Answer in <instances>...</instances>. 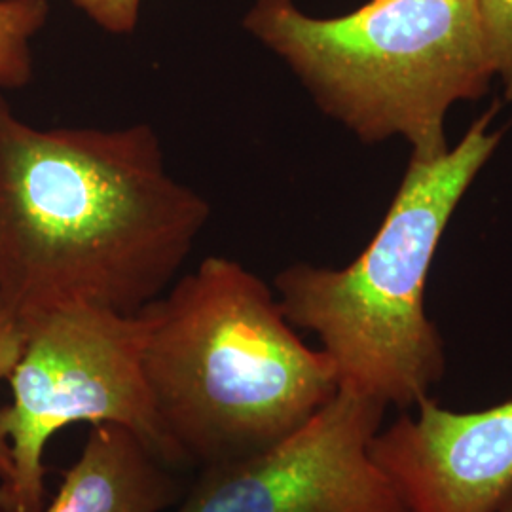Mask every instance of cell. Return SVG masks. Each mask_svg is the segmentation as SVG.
I'll list each match as a JSON object with an SVG mask.
<instances>
[{
	"instance_id": "52a82bcc",
	"label": "cell",
	"mask_w": 512,
	"mask_h": 512,
	"mask_svg": "<svg viewBox=\"0 0 512 512\" xmlns=\"http://www.w3.org/2000/svg\"><path fill=\"white\" fill-rule=\"evenodd\" d=\"M370 456L408 512H497L512 486V401L454 412L427 397L378 431Z\"/></svg>"
},
{
	"instance_id": "7a4b0ae2",
	"label": "cell",
	"mask_w": 512,
	"mask_h": 512,
	"mask_svg": "<svg viewBox=\"0 0 512 512\" xmlns=\"http://www.w3.org/2000/svg\"><path fill=\"white\" fill-rule=\"evenodd\" d=\"M156 412L186 469L253 458L293 437L338 393L313 349L251 270L209 256L139 311Z\"/></svg>"
},
{
	"instance_id": "30bf717a",
	"label": "cell",
	"mask_w": 512,
	"mask_h": 512,
	"mask_svg": "<svg viewBox=\"0 0 512 512\" xmlns=\"http://www.w3.org/2000/svg\"><path fill=\"white\" fill-rule=\"evenodd\" d=\"M476 12L495 80L503 88V97L512 101V0H476Z\"/></svg>"
},
{
	"instance_id": "8992f818",
	"label": "cell",
	"mask_w": 512,
	"mask_h": 512,
	"mask_svg": "<svg viewBox=\"0 0 512 512\" xmlns=\"http://www.w3.org/2000/svg\"><path fill=\"white\" fill-rule=\"evenodd\" d=\"M385 412L384 404L338 387L293 437L198 471L169 512H408L370 456Z\"/></svg>"
},
{
	"instance_id": "5b68a950",
	"label": "cell",
	"mask_w": 512,
	"mask_h": 512,
	"mask_svg": "<svg viewBox=\"0 0 512 512\" xmlns=\"http://www.w3.org/2000/svg\"><path fill=\"white\" fill-rule=\"evenodd\" d=\"M21 319L25 342L8 378L12 403L0 408L14 463L12 480L0 486V512L44 509L46 446L76 423L120 425L167 465L186 469L150 393L139 311L69 304Z\"/></svg>"
},
{
	"instance_id": "9c48e42d",
	"label": "cell",
	"mask_w": 512,
	"mask_h": 512,
	"mask_svg": "<svg viewBox=\"0 0 512 512\" xmlns=\"http://www.w3.org/2000/svg\"><path fill=\"white\" fill-rule=\"evenodd\" d=\"M48 18V0H0V88L21 90L31 82V42Z\"/></svg>"
},
{
	"instance_id": "6da1fadb",
	"label": "cell",
	"mask_w": 512,
	"mask_h": 512,
	"mask_svg": "<svg viewBox=\"0 0 512 512\" xmlns=\"http://www.w3.org/2000/svg\"><path fill=\"white\" fill-rule=\"evenodd\" d=\"M211 207L148 124L35 128L0 95V298L133 315L171 287Z\"/></svg>"
},
{
	"instance_id": "ba28073f",
	"label": "cell",
	"mask_w": 512,
	"mask_h": 512,
	"mask_svg": "<svg viewBox=\"0 0 512 512\" xmlns=\"http://www.w3.org/2000/svg\"><path fill=\"white\" fill-rule=\"evenodd\" d=\"M188 488L179 469L131 431L101 423L63 473L50 505L38 512H169Z\"/></svg>"
},
{
	"instance_id": "4fadbf2b",
	"label": "cell",
	"mask_w": 512,
	"mask_h": 512,
	"mask_svg": "<svg viewBox=\"0 0 512 512\" xmlns=\"http://www.w3.org/2000/svg\"><path fill=\"white\" fill-rule=\"evenodd\" d=\"M497 512H512V486L509 488V492L505 494V497H503V501H501Z\"/></svg>"
},
{
	"instance_id": "277c9868",
	"label": "cell",
	"mask_w": 512,
	"mask_h": 512,
	"mask_svg": "<svg viewBox=\"0 0 512 512\" xmlns=\"http://www.w3.org/2000/svg\"><path fill=\"white\" fill-rule=\"evenodd\" d=\"M243 27L325 116L363 145L399 137L418 162L450 152L448 112L486 97L495 80L476 0H368L338 18L253 0Z\"/></svg>"
},
{
	"instance_id": "7c38bea8",
	"label": "cell",
	"mask_w": 512,
	"mask_h": 512,
	"mask_svg": "<svg viewBox=\"0 0 512 512\" xmlns=\"http://www.w3.org/2000/svg\"><path fill=\"white\" fill-rule=\"evenodd\" d=\"M95 25L112 35H131L139 23L143 0H73Z\"/></svg>"
},
{
	"instance_id": "3957f363",
	"label": "cell",
	"mask_w": 512,
	"mask_h": 512,
	"mask_svg": "<svg viewBox=\"0 0 512 512\" xmlns=\"http://www.w3.org/2000/svg\"><path fill=\"white\" fill-rule=\"evenodd\" d=\"M499 103L478 116L435 162H408L376 234L346 268L296 262L275 275L294 329L317 336L338 387L384 406L416 408L446 374L439 327L425 308L440 241L507 128H492Z\"/></svg>"
},
{
	"instance_id": "8fae6325",
	"label": "cell",
	"mask_w": 512,
	"mask_h": 512,
	"mask_svg": "<svg viewBox=\"0 0 512 512\" xmlns=\"http://www.w3.org/2000/svg\"><path fill=\"white\" fill-rule=\"evenodd\" d=\"M25 342V327L18 311L0 298V384L8 382L18 365ZM14 476L10 444L0 429V486H6Z\"/></svg>"
}]
</instances>
